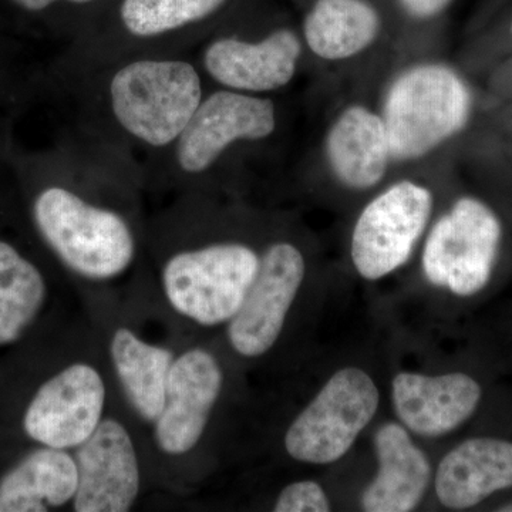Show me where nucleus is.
<instances>
[{"label": "nucleus", "instance_id": "obj_1", "mask_svg": "<svg viewBox=\"0 0 512 512\" xmlns=\"http://www.w3.org/2000/svg\"><path fill=\"white\" fill-rule=\"evenodd\" d=\"M40 235L74 274L107 281L127 271L136 238L119 212L99 207L64 187L45 188L33 204Z\"/></svg>", "mask_w": 512, "mask_h": 512}, {"label": "nucleus", "instance_id": "obj_2", "mask_svg": "<svg viewBox=\"0 0 512 512\" xmlns=\"http://www.w3.org/2000/svg\"><path fill=\"white\" fill-rule=\"evenodd\" d=\"M114 119L128 136L151 148L174 146L204 100L202 80L192 63L140 59L111 77Z\"/></svg>", "mask_w": 512, "mask_h": 512}, {"label": "nucleus", "instance_id": "obj_3", "mask_svg": "<svg viewBox=\"0 0 512 512\" xmlns=\"http://www.w3.org/2000/svg\"><path fill=\"white\" fill-rule=\"evenodd\" d=\"M471 94L450 67L420 64L397 77L384 104L390 157L416 160L466 126Z\"/></svg>", "mask_w": 512, "mask_h": 512}, {"label": "nucleus", "instance_id": "obj_4", "mask_svg": "<svg viewBox=\"0 0 512 512\" xmlns=\"http://www.w3.org/2000/svg\"><path fill=\"white\" fill-rule=\"evenodd\" d=\"M261 256L239 242L177 252L165 262L163 288L175 312L201 326L228 323L258 274Z\"/></svg>", "mask_w": 512, "mask_h": 512}, {"label": "nucleus", "instance_id": "obj_5", "mask_svg": "<svg viewBox=\"0 0 512 512\" xmlns=\"http://www.w3.org/2000/svg\"><path fill=\"white\" fill-rule=\"evenodd\" d=\"M379 404L380 392L369 373L360 367L338 370L292 421L286 453L303 464L336 463L375 419Z\"/></svg>", "mask_w": 512, "mask_h": 512}, {"label": "nucleus", "instance_id": "obj_6", "mask_svg": "<svg viewBox=\"0 0 512 512\" xmlns=\"http://www.w3.org/2000/svg\"><path fill=\"white\" fill-rule=\"evenodd\" d=\"M503 228L484 202L463 197L431 228L423 271L431 285L460 298L477 295L490 282Z\"/></svg>", "mask_w": 512, "mask_h": 512}, {"label": "nucleus", "instance_id": "obj_7", "mask_svg": "<svg viewBox=\"0 0 512 512\" xmlns=\"http://www.w3.org/2000/svg\"><path fill=\"white\" fill-rule=\"evenodd\" d=\"M433 204L429 188L413 181H400L370 201L357 218L350 242L357 274L379 281L402 268L426 231Z\"/></svg>", "mask_w": 512, "mask_h": 512}, {"label": "nucleus", "instance_id": "obj_8", "mask_svg": "<svg viewBox=\"0 0 512 512\" xmlns=\"http://www.w3.org/2000/svg\"><path fill=\"white\" fill-rule=\"evenodd\" d=\"M305 274V256L291 242L266 249L241 308L228 322V340L238 355L259 357L274 348Z\"/></svg>", "mask_w": 512, "mask_h": 512}, {"label": "nucleus", "instance_id": "obj_9", "mask_svg": "<svg viewBox=\"0 0 512 512\" xmlns=\"http://www.w3.org/2000/svg\"><path fill=\"white\" fill-rule=\"evenodd\" d=\"M275 128L274 101L234 90H220L204 97L175 141V163L184 174L205 173L232 144L264 140Z\"/></svg>", "mask_w": 512, "mask_h": 512}, {"label": "nucleus", "instance_id": "obj_10", "mask_svg": "<svg viewBox=\"0 0 512 512\" xmlns=\"http://www.w3.org/2000/svg\"><path fill=\"white\" fill-rule=\"evenodd\" d=\"M106 384L89 363H73L37 390L23 417V429L42 446L70 450L103 420Z\"/></svg>", "mask_w": 512, "mask_h": 512}, {"label": "nucleus", "instance_id": "obj_11", "mask_svg": "<svg viewBox=\"0 0 512 512\" xmlns=\"http://www.w3.org/2000/svg\"><path fill=\"white\" fill-rule=\"evenodd\" d=\"M224 386L217 357L201 348L175 357L167 380L163 412L156 420L157 446L168 456H184L200 443Z\"/></svg>", "mask_w": 512, "mask_h": 512}, {"label": "nucleus", "instance_id": "obj_12", "mask_svg": "<svg viewBox=\"0 0 512 512\" xmlns=\"http://www.w3.org/2000/svg\"><path fill=\"white\" fill-rule=\"evenodd\" d=\"M79 473L72 505L76 512H127L140 494V466L127 427L103 419L96 431L76 448Z\"/></svg>", "mask_w": 512, "mask_h": 512}, {"label": "nucleus", "instance_id": "obj_13", "mask_svg": "<svg viewBox=\"0 0 512 512\" xmlns=\"http://www.w3.org/2000/svg\"><path fill=\"white\" fill-rule=\"evenodd\" d=\"M481 397L480 383L461 372L437 376L402 372L392 382L393 407L400 423L427 439L446 436L466 423Z\"/></svg>", "mask_w": 512, "mask_h": 512}, {"label": "nucleus", "instance_id": "obj_14", "mask_svg": "<svg viewBox=\"0 0 512 512\" xmlns=\"http://www.w3.org/2000/svg\"><path fill=\"white\" fill-rule=\"evenodd\" d=\"M302 45L289 29H279L261 42L234 37L215 40L204 52V67L215 82L241 93H268L291 83Z\"/></svg>", "mask_w": 512, "mask_h": 512}, {"label": "nucleus", "instance_id": "obj_15", "mask_svg": "<svg viewBox=\"0 0 512 512\" xmlns=\"http://www.w3.org/2000/svg\"><path fill=\"white\" fill-rule=\"evenodd\" d=\"M373 441L379 467L360 497V507L367 512L413 511L430 484L429 458L402 423H384Z\"/></svg>", "mask_w": 512, "mask_h": 512}, {"label": "nucleus", "instance_id": "obj_16", "mask_svg": "<svg viewBox=\"0 0 512 512\" xmlns=\"http://www.w3.org/2000/svg\"><path fill=\"white\" fill-rule=\"evenodd\" d=\"M512 487V443L473 437L448 451L437 467L434 488L448 510L463 511Z\"/></svg>", "mask_w": 512, "mask_h": 512}, {"label": "nucleus", "instance_id": "obj_17", "mask_svg": "<svg viewBox=\"0 0 512 512\" xmlns=\"http://www.w3.org/2000/svg\"><path fill=\"white\" fill-rule=\"evenodd\" d=\"M326 154L340 183L352 190L375 187L392 158L382 117L366 107H349L330 127Z\"/></svg>", "mask_w": 512, "mask_h": 512}, {"label": "nucleus", "instance_id": "obj_18", "mask_svg": "<svg viewBox=\"0 0 512 512\" xmlns=\"http://www.w3.org/2000/svg\"><path fill=\"white\" fill-rule=\"evenodd\" d=\"M77 464L66 450L43 446L0 478V512H45L72 503Z\"/></svg>", "mask_w": 512, "mask_h": 512}, {"label": "nucleus", "instance_id": "obj_19", "mask_svg": "<svg viewBox=\"0 0 512 512\" xmlns=\"http://www.w3.org/2000/svg\"><path fill=\"white\" fill-rule=\"evenodd\" d=\"M111 362L128 403L141 419L156 423L165 404L167 380L174 353L120 328L110 343Z\"/></svg>", "mask_w": 512, "mask_h": 512}, {"label": "nucleus", "instance_id": "obj_20", "mask_svg": "<svg viewBox=\"0 0 512 512\" xmlns=\"http://www.w3.org/2000/svg\"><path fill=\"white\" fill-rule=\"evenodd\" d=\"M379 13L365 0H316L303 35L320 59L345 60L372 45L380 32Z\"/></svg>", "mask_w": 512, "mask_h": 512}, {"label": "nucleus", "instance_id": "obj_21", "mask_svg": "<svg viewBox=\"0 0 512 512\" xmlns=\"http://www.w3.org/2000/svg\"><path fill=\"white\" fill-rule=\"evenodd\" d=\"M42 272L18 249L0 241V346L22 338L46 301Z\"/></svg>", "mask_w": 512, "mask_h": 512}, {"label": "nucleus", "instance_id": "obj_22", "mask_svg": "<svg viewBox=\"0 0 512 512\" xmlns=\"http://www.w3.org/2000/svg\"><path fill=\"white\" fill-rule=\"evenodd\" d=\"M227 0H123L120 16L131 36L148 39L207 19Z\"/></svg>", "mask_w": 512, "mask_h": 512}, {"label": "nucleus", "instance_id": "obj_23", "mask_svg": "<svg viewBox=\"0 0 512 512\" xmlns=\"http://www.w3.org/2000/svg\"><path fill=\"white\" fill-rule=\"evenodd\" d=\"M332 510L328 494L313 480L286 485L274 504L275 512H328Z\"/></svg>", "mask_w": 512, "mask_h": 512}, {"label": "nucleus", "instance_id": "obj_24", "mask_svg": "<svg viewBox=\"0 0 512 512\" xmlns=\"http://www.w3.org/2000/svg\"><path fill=\"white\" fill-rule=\"evenodd\" d=\"M451 0H402L404 9L417 19H429L439 15Z\"/></svg>", "mask_w": 512, "mask_h": 512}, {"label": "nucleus", "instance_id": "obj_25", "mask_svg": "<svg viewBox=\"0 0 512 512\" xmlns=\"http://www.w3.org/2000/svg\"><path fill=\"white\" fill-rule=\"evenodd\" d=\"M15 2L22 6V8L32 10V12H39V10L49 8L50 5L59 2V0H15ZM66 2L90 3L93 0H66Z\"/></svg>", "mask_w": 512, "mask_h": 512}, {"label": "nucleus", "instance_id": "obj_26", "mask_svg": "<svg viewBox=\"0 0 512 512\" xmlns=\"http://www.w3.org/2000/svg\"><path fill=\"white\" fill-rule=\"evenodd\" d=\"M500 511L503 512H512V503L503 505V507L500 508Z\"/></svg>", "mask_w": 512, "mask_h": 512}, {"label": "nucleus", "instance_id": "obj_27", "mask_svg": "<svg viewBox=\"0 0 512 512\" xmlns=\"http://www.w3.org/2000/svg\"><path fill=\"white\" fill-rule=\"evenodd\" d=\"M511 30H512V28H511Z\"/></svg>", "mask_w": 512, "mask_h": 512}]
</instances>
